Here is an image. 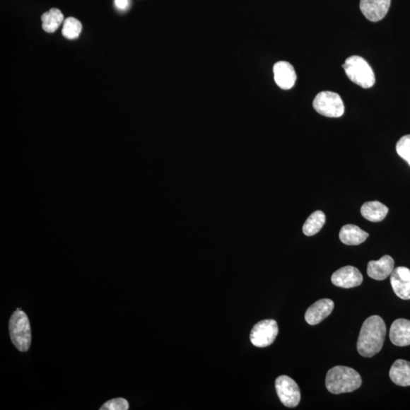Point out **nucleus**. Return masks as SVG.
<instances>
[{"label": "nucleus", "mask_w": 410, "mask_h": 410, "mask_svg": "<svg viewBox=\"0 0 410 410\" xmlns=\"http://www.w3.org/2000/svg\"><path fill=\"white\" fill-rule=\"evenodd\" d=\"M334 303L332 300L323 299L315 303L305 314L306 322L316 325L324 321L334 310Z\"/></svg>", "instance_id": "9b49d317"}, {"label": "nucleus", "mask_w": 410, "mask_h": 410, "mask_svg": "<svg viewBox=\"0 0 410 410\" xmlns=\"http://www.w3.org/2000/svg\"><path fill=\"white\" fill-rule=\"evenodd\" d=\"M9 334L14 346L20 352H27L32 343V333L27 315L18 309L9 321Z\"/></svg>", "instance_id": "20e7f679"}, {"label": "nucleus", "mask_w": 410, "mask_h": 410, "mask_svg": "<svg viewBox=\"0 0 410 410\" xmlns=\"http://www.w3.org/2000/svg\"><path fill=\"white\" fill-rule=\"evenodd\" d=\"M391 2L392 0H361L360 7L368 20L377 23L385 17Z\"/></svg>", "instance_id": "1a4fd4ad"}, {"label": "nucleus", "mask_w": 410, "mask_h": 410, "mask_svg": "<svg viewBox=\"0 0 410 410\" xmlns=\"http://www.w3.org/2000/svg\"><path fill=\"white\" fill-rule=\"evenodd\" d=\"M279 332V325L276 321L263 320L253 327L250 341L254 346L266 347L274 342Z\"/></svg>", "instance_id": "0eeeda50"}, {"label": "nucleus", "mask_w": 410, "mask_h": 410, "mask_svg": "<svg viewBox=\"0 0 410 410\" xmlns=\"http://www.w3.org/2000/svg\"><path fill=\"white\" fill-rule=\"evenodd\" d=\"M394 270V260L389 255H385L378 261H371L368 264L367 274L376 281H384L391 276Z\"/></svg>", "instance_id": "ddd939ff"}, {"label": "nucleus", "mask_w": 410, "mask_h": 410, "mask_svg": "<svg viewBox=\"0 0 410 410\" xmlns=\"http://www.w3.org/2000/svg\"><path fill=\"white\" fill-rule=\"evenodd\" d=\"M390 339L397 346L410 345V321L399 319L394 321L390 329Z\"/></svg>", "instance_id": "4468645a"}, {"label": "nucleus", "mask_w": 410, "mask_h": 410, "mask_svg": "<svg viewBox=\"0 0 410 410\" xmlns=\"http://www.w3.org/2000/svg\"><path fill=\"white\" fill-rule=\"evenodd\" d=\"M313 107L320 115L331 118L342 117L345 110L341 96L332 91L320 92L313 101Z\"/></svg>", "instance_id": "39448f33"}, {"label": "nucleus", "mask_w": 410, "mask_h": 410, "mask_svg": "<svg viewBox=\"0 0 410 410\" xmlns=\"http://www.w3.org/2000/svg\"><path fill=\"white\" fill-rule=\"evenodd\" d=\"M387 333L380 316L373 315L364 322L357 341V351L362 356L371 358L382 351Z\"/></svg>", "instance_id": "f257e3e1"}, {"label": "nucleus", "mask_w": 410, "mask_h": 410, "mask_svg": "<svg viewBox=\"0 0 410 410\" xmlns=\"http://www.w3.org/2000/svg\"><path fill=\"white\" fill-rule=\"evenodd\" d=\"M363 281V274L353 266H343L335 271L332 276V282L334 285L345 289L361 286Z\"/></svg>", "instance_id": "6e6552de"}, {"label": "nucleus", "mask_w": 410, "mask_h": 410, "mask_svg": "<svg viewBox=\"0 0 410 410\" xmlns=\"http://www.w3.org/2000/svg\"><path fill=\"white\" fill-rule=\"evenodd\" d=\"M325 385L332 394L351 393L361 387L362 377L352 368L335 366L327 372Z\"/></svg>", "instance_id": "f03ea898"}, {"label": "nucleus", "mask_w": 410, "mask_h": 410, "mask_svg": "<svg viewBox=\"0 0 410 410\" xmlns=\"http://www.w3.org/2000/svg\"><path fill=\"white\" fill-rule=\"evenodd\" d=\"M387 213V207L377 201L366 202L361 208L363 217L373 223L383 221L386 218Z\"/></svg>", "instance_id": "f3484780"}, {"label": "nucleus", "mask_w": 410, "mask_h": 410, "mask_svg": "<svg viewBox=\"0 0 410 410\" xmlns=\"http://www.w3.org/2000/svg\"><path fill=\"white\" fill-rule=\"evenodd\" d=\"M275 387L281 403L286 407L293 408L299 405L301 399L300 390L291 377L286 375L276 379Z\"/></svg>", "instance_id": "423d86ee"}, {"label": "nucleus", "mask_w": 410, "mask_h": 410, "mask_svg": "<svg viewBox=\"0 0 410 410\" xmlns=\"http://www.w3.org/2000/svg\"><path fill=\"white\" fill-rule=\"evenodd\" d=\"M82 30V25L79 20L74 17L67 18L64 20L62 34L69 40L77 39Z\"/></svg>", "instance_id": "aec40b11"}, {"label": "nucleus", "mask_w": 410, "mask_h": 410, "mask_svg": "<svg viewBox=\"0 0 410 410\" xmlns=\"http://www.w3.org/2000/svg\"><path fill=\"white\" fill-rule=\"evenodd\" d=\"M389 375L395 385L402 387L410 386V362L404 360L396 361Z\"/></svg>", "instance_id": "dca6fc26"}, {"label": "nucleus", "mask_w": 410, "mask_h": 410, "mask_svg": "<svg viewBox=\"0 0 410 410\" xmlns=\"http://www.w3.org/2000/svg\"><path fill=\"white\" fill-rule=\"evenodd\" d=\"M343 68L347 77L358 86L370 88L375 85L374 71L364 58L358 56L348 57Z\"/></svg>", "instance_id": "7ed1b4c3"}, {"label": "nucleus", "mask_w": 410, "mask_h": 410, "mask_svg": "<svg viewBox=\"0 0 410 410\" xmlns=\"http://www.w3.org/2000/svg\"><path fill=\"white\" fill-rule=\"evenodd\" d=\"M42 20V28L45 32L47 33H54L64 23V16L60 10L56 8L49 9V11L45 13L41 16Z\"/></svg>", "instance_id": "a211bd4d"}, {"label": "nucleus", "mask_w": 410, "mask_h": 410, "mask_svg": "<svg viewBox=\"0 0 410 410\" xmlns=\"http://www.w3.org/2000/svg\"><path fill=\"white\" fill-rule=\"evenodd\" d=\"M339 237L345 245H358L363 243L369 237V234L356 225L347 224L341 228Z\"/></svg>", "instance_id": "2eb2a0df"}, {"label": "nucleus", "mask_w": 410, "mask_h": 410, "mask_svg": "<svg viewBox=\"0 0 410 410\" xmlns=\"http://www.w3.org/2000/svg\"><path fill=\"white\" fill-rule=\"evenodd\" d=\"M273 70L276 84L281 89L289 90L294 86L297 76L294 67L288 62H278Z\"/></svg>", "instance_id": "f8f14e48"}, {"label": "nucleus", "mask_w": 410, "mask_h": 410, "mask_svg": "<svg viewBox=\"0 0 410 410\" xmlns=\"http://www.w3.org/2000/svg\"><path fill=\"white\" fill-rule=\"evenodd\" d=\"M115 6L121 11H125L130 6V0H115Z\"/></svg>", "instance_id": "5701e85b"}, {"label": "nucleus", "mask_w": 410, "mask_h": 410, "mask_svg": "<svg viewBox=\"0 0 410 410\" xmlns=\"http://www.w3.org/2000/svg\"><path fill=\"white\" fill-rule=\"evenodd\" d=\"M325 214L322 211L312 213L303 225V231L307 237H312L319 233L325 223Z\"/></svg>", "instance_id": "6ab92c4d"}, {"label": "nucleus", "mask_w": 410, "mask_h": 410, "mask_svg": "<svg viewBox=\"0 0 410 410\" xmlns=\"http://www.w3.org/2000/svg\"><path fill=\"white\" fill-rule=\"evenodd\" d=\"M129 405L127 399L116 398L110 399L100 408L101 410H127Z\"/></svg>", "instance_id": "4be33fe9"}, {"label": "nucleus", "mask_w": 410, "mask_h": 410, "mask_svg": "<svg viewBox=\"0 0 410 410\" xmlns=\"http://www.w3.org/2000/svg\"><path fill=\"white\" fill-rule=\"evenodd\" d=\"M396 150L398 156L406 160L410 166V135L405 136L398 141Z\"/></svg>", "instance_id": "412c9836"}, {"label": "nucleus", "mask_w": 410, "mask_h": 410, "mask_svg": "<svg viewBox=\"0 0 410 410\" xmlns=\"http://www.w3.org/2000/svg\"><path fill=\"white\" fill-rule=\"evenodd\" d=\"M391 283L395 294L404 300H410V270L398 266L391 274Z\"/></svg>", "instance_id": "9d476101"}]
</instances>
